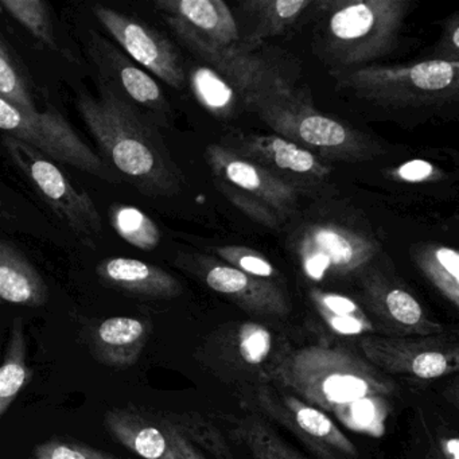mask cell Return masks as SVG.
I'll return each instance as SVG.
<instances>
[{"label": "cell", "mask_w": 459, "mask_h": 459, "mask_svg": "<svg viewBox=\"0 0 459 459\" xmlns=\"http://www.w3.org/2000/svg\"><path fill=\"white\" fill-rule=\"evenodd\" d=\"M273 378L351 431L373 437L385 434L396 384L343 346L322 341L291 351L276 365Z\"/></svg>", "instance_id": "obj_1"}, {"label": "cell", "mask_w": 459, "mask_h": 459, "mask_svg": "<svg viewBox=\"0 0 459 459\" xmlns=\"http://www.w3.org/2000/svg\"><path fill=\"white\" fill-rule=\"evenodd\" d=\"M77 109L107 160L144 195L171 197L184 176L171 158L160 128L99 85V96L80 93Z\"/></svg>", "instance_id": "obj_2"}, {"label": "cell", "mask_w": 459, "mask_h": 459, "mask_svg": "<svg viewBox=\"0 0 459 459\" xmlns=\"http://www.w3.org/2000/svg\"><path fill=\"white\" fill-rule=\"evenodd\" d=\"M408 0H324L314 7V48L330 72L373 65L394 50Z\"/></svg>", "instance_id": "obj_3"}, {"label": "cell", "mask_w": 459, "mask_h": 459, "mask_svg": "<svg viewBox=\"0 0 459 459\" xmlns=\"http://www.w3.org/2000/svg\"><path fill=\"white\" fill-rule=\"evenodd\" d=\"M340 90L386 111L440 108L459 101V63L427 60L330 72Z\"/></svg>", "instance_id": "obj_4"}, {"label": "cell", "mask_w": 459, "mask_h": 459, "mask_svg": "<svg viewBox=\"0 0 459 459\" xmlns=\"http://www.w3.org/2000/svg\"><path fill=\"white\" fill-rule=\"evenodd\" d=\"M254 111L276 135L310 150L327 162H367L383 149L364 133L319 112L299 91H281L256 96L249 101Z\"/></svg>", "instance_id": "obj_5"}, {"label": "cell", "mask_w": 459, "mask_h": 459, "mask_svg": "<svg viewBox=\"0 0 459 459\" xmlns=\"http://www.w3.org/2000/svg\"><path fill=\"white\" fill-rule=\"evenodd\" d=\"M205 158L217 189L257 224L276 230L294 216L300 192L291 185L224 144L208 146Z\"/></svg>", "instance_id": "obj_6"}, {"label": "cell", "mask_w": 459, "mask_h": 459, "mask_svg": "<svg viewBox=\"0 0 459 459\" xmlns=\"http://www.w3.org/2000/svg\"><path fill=\"white\" fill-rule=\"evenodd\" d=\"M303 273L314 281L364 275L381 251L370 230L343 219L306 222L292 238Z\"/></svg>", "instance_id": "obj_7"}, {"label": "cell", "mask_w": 459, "mask_h": 459, "mask_svg": "<svg viewBox=\"0 0 459 459\" xmlns=\"http://www.w3.org/2000/svg\"><path fill=\"white\" fill-rule=\"evenodd\" d=\"M0 128L4 135L33 147L53 162L72 166L104 181H119L111 168L52 107L45 112H23L0 99Z\"/></svg>", "instance_id": "obj_8"}, {"label": "cell", "mask_w": 459, "mask_h": 459, "mask_svg": "<svg viewBox=\"0 0 459 459\" xmlns=\"http://www.w3.org/2000/svg\"><path fill=\"white\" fill-rule=\"evenodd\" d=\"M4 144L15 165L28 177L45 203L66 222L88 246L103 232V221L95 203L85 190L41 152L12 136L4 135Z\"/></svg>", "instance_id": "obj_9"}, {"label": "cell", "mask_w": 459, "mask_h": 459, "mask_svg": "<svg viewBox=\"0 0 459 459\" xmlns=\"http://www.w3.org/2000/svg\"><path fill=\"white\" fill-rule=\"evenodd\" d=\"M88 53L98 69L99 85L157 128L171 127L173 109L157 82L127 56L91 31Z\"/></svg>", "instance_id": "obj_10"}, {"label": "cell", "mask_w": 459, "mask_h": 459, "mask_svg": "<svg viewBox=\"0 0 459 459\" xmlns=\"http://www.w3.org/2000/svg\"><path fill=\"white\" fill-rule=\"evenodd\" d=\"M257 407L289 429L318 459H359L357 446L332 416L286 389L260 385L255 392Z\"/></svg>", "instance_id": "obj_11"}, {"label": "cell", "mask_w": 459, "mask_h": 459, "mask_svg": "<svg viewBox=\"0 0 459 459\" xmlns=\"http://www.w3.org/2000/svg\"><path fill=\"white\" fill-rule=\"evenodd\" d=\"M166 21L171 30L184 42L190 52L205 61L209 68L221 74L240 92L246 100L247 107L256 96L281 92V91L294 88L281 69L271 65L270 63H265L262 58L248 55V52L238 47H217L208 39L198 36L189 26L177 18L166 17Z\"/></svg>", "instance_id": "obj_12"}, {"label": "cell", "mask_w": 459, "mask_h": 459, "mask_svg": "<svg viewBox=\"0 0 459 459\" xmlns=\"http://www.w3.org/2000/svg\"><path fill=\"white\" fill-rule=\"evenodd\" d=\"M359 348L368 361L391 375L434 380L459 372V342L435 337L365 335Z\"/></svg>", "instance_id": "obj_13"}, {"label": "cell", "mask_w": 459, "mask_h": 459, "mask_svg": "<svg viewBox=\"0 0 459 459\" xmlns=\"http://www.w3.org/2000/svg\"><path fill=\"white\" fill-rule=\"evenodd\" d=\"M104 427L117 442L143 459H211L160 411L112 408L104 415Z\"/></svg>", "instance_id": "obj_14"}, {"label": "cell", "mask_w": 459, "mask_h": 459, "mask_svg": "<svg viewBox=\"0 0 459 459\" xmlns=\"http://www.w3.org/2000/svg\"><path fill=\"white\" fill-rule=\"evenodd\" d=\"M224 146L291 185L300 195L327 184L333 174L324 158L276 134L238 135Z\"/></svg>", "instance_id": "obj_15"}, {"label": "cell", "mask_w": 459, "mask_h": 459, "mask_svg": "<svg viewBox=\"0 0 459 459\" xmlns=\"http://www.w3.org/2000/svg\"><path fill=\"white\" fill-rule=\"evenodd\" d=\"M93 15L115 41L136 63L160 77L169 87L181 90L186 82L184 66L173 45L142 21L127 17L111 7L95 4Z\"/></svg>", "instance_id": "obj_16"}, {"label": "cell", "mask_w": 459, "mask_h": 459, "mask_svg": "<svg viewBox=\"0 0 459 459\" xmlns=\"http://www.w3.org/2000/svg\"><path fill=\"white\" fill-rule=\"evenodd\" d=\"M197 273L209 289L224 295L248 313L286 316L291 311L286 292L276 281L255 278L232 265L206 257L201 259Z\"/></svg>", "instance_id": "obj_17"}, {"label": "cell", "mask_w": 459, "mask_h": 459, "mask_svg": "<svg viewBox=\"0 0 459 459\" xmlns=\"http://www.w3.org/2000/svg\"><path fill=\"white\" fill-rule=\"evenodd\" d=\"M361 284L368 307L399 334L437 337L446 332L442 324L427 316L423 306L411 292L380 273L368 270L362 275Z\"/></svg>", "instance_id": "obj_18"}, {"label": "cell", "mask_w": 459, "mask_h": 459, "mask_svg": "<svg viewBox=\"0 0 459 459\" xmlns=\"http://www.w3.org/2000/svg\"><path fill=\"white\" fill-rule=\"evenodd\" d=\"M155 7L166 17L182 21L198 36L217 47L240 45L238 21L222 0H158Z\"/></svg>", "instance_id": "obj_19"}, {"label": "cell", "mask_w": 459, "mask_h": 459, "mask_svg": "<svg viewBox=\"0 0 459 459\" xmlns=\"http://www.w3.org/2000/svg\"><path fill=\"white\" fill-rule=\"evenodd\" d=\"M96 273L107 286L136 297L173 299L184 291L181 283L162 268L131 257L104 260Z\"/></svg>", "instance_id": "obj_20"}, {"label": "cell", "mask_w": 459, "mask_h": 459, "mask_svg": "<svg viewBox=\"0 0 459 459\" xmlns=\"http://www.w3.org/2000/svg\"><path fill=\"white\" fill-rule=\"evenodd\" d=\"M150 333L152 327L144 319L112 316L101 322L93 332V353L108 367H133L141 359Z\"/></svg>", "instance_id": "obj_21"}, {"label": "cell", "mask_w": 459, "mask_h": 459, "mask_svg": "<svg viewBox=\"0 0 459 459\" xmlns=\"http://www.w3.org/2000/svg\"><path fill=\"white\" fill-rule=\"evenodd\" d=\"M0 297L13 305L41 307L49 291L28 257L7 240L0 243Z\"/></svg>", "instance_id": "obj_22"}, {"label": "cell", "mask_w": 459, "mask_h": 459, "mask_svg": "<svg viewBox=\"0 0 459 459\" xmlns=\"http://www.w3.org/2000/svg\"><path fill=\"white\" fill-rule=\"evenodd\" d=\"M313 0H254L244 4L246 14L252 22L249 36L244 39L246 48H255L264 39L286 33L291 26L316 6Z\"/></svg>", "instance_id": "obj_23"}, {"label": "cell", "mask_w": 459, "mask_h": 459, "mask_svg": "<svg viewBox=\"0 0 459 459\" xmlns=\"http://www.w3.org/2000/svg\"><path fill=\"white\" fill-rule=\"evenodd\" d=\"M413 262L424 278L459 310V251L437 243L418 246Z\"/></svg>", "instance_id": "obj_24"}, {"label": "cell", "mask_w": 459, "mask_h": 459, "mask_svg": "<svg viewBox=\"0 0 459 459\" xmlns=\"http://www.w3.org/2000/svg\"><path fill=\"white\" fill-rule=\"evenodd\" d=\"M308 297L316 313L332 332L365 337L375 330V325L364 308L351 298L319 289H311Z\"/></svg>", "instance_id": "obj_25"}, {"label": "cell", "mask_w": 459, "mask_h": 459, "mask_svg": "<svg viewBox=\"0 0 459 459\" xmlns=\"http://www.w3.org/2000/svg\"><path fill=\"white\" fill-rule=\"evenodd\" d=\"M31 373L28 365V343L21 319H15L7 341L4 365L0 369V416H6L18 394L30 383Z\"/></svg>", "instance_id": "obj_26"}, {"label": "cell", "mask_w": 459, "mask_h": 459, "mask_svg": "<svg viewBox=\"0 0 459 459\" xmlns=\"http://www.w3.org/2000/svg\"><path fill=\"white\" fill-rule=\"evenodd\" d=\"M190 88L198 103L217 119L228 120L238 114L246 100L221 74L209 66H198L190 72Z\"/></svg>", "instance_id": "obj_27"}, {"label": "cell", "mask_w": 459, "mask_h": 459, "mask_svg": "<svg viewBox=\"0 0 459 459\" xmlns=\"http://www.w3.org/2000/svg\"><path fill=\"white\" fill-rule=\"evenodd\" d=\"M236 434L248 448L252 459H310L286 442L259 413H248L241 419Z\"/></svg>", "instance_id": "obj_28"}, {"label": "cell", "mask_w": 459, "mask_h": 459, "mask_svg": "<svg viewBox=\"0 0 459 459\" xmlns=\"http://www.w3.org/2000/svg\"><path fill=\"white\" fill-rule=\"evenodd\" d=\"M162 418L173 424L187 439L192 440L203 453L213 459H236L220 429L205 416L195 412L160 411Z\"/></svg>", "instance_id": "obj_29"}, {"label": "cell", "mask_w": 459, "mask_h": 459, "mask_svg": "<svg viewBox=\"0 0 459 459\" xmlns=\"http://www.w3.org/2000/svg\"><path fill=\"white\" fill-rule=\"evenodd\" d=\"M111 221L117 235L131 246L152 251L160 243V230L152 217L138 208L115 205L111 209Z\"/></svg>", "instance_id": "obj_30"}, {"label": "cell", "mask_w": 459, "mask_h": 459, "mask_svg": "<svg viewBox=\"0 0 459 459\" xmlns=\"http://www.w3.org/2000/svg\"><path fill=\"white\" fill-rule=\"evenodd\" d=\"M4 9L50 49H57L47 4L41 0H2Z\"/></svg>", "instance_id": "obj_31"}, {"label": "cell", "mask_w": 459, "mask_h": 459, "mask_svg": "<svg viewBox=\"0 0 459 459\" xmlns=\"http://www.w3.org/2000/svg\"><path fill=\"white\" fill-rule=\"evenodd\" d=\"M0 99L23 112L37 111L25 80L4 42L0 44Z\"/></svg>", "instance_id": "obj_32"}, {"label": "cell", "mask_w": 459, "mask_h": 459, "mask_svg": "<svg viewBox=\"0 0 459 459\" xmlns=\"http://www.w3.org/2000/svg\"><path fill=\"white\" fill-rule=\"evenodd\" d=\"M213 252L225 264L232 265L255 278L275 281L279 276L278 271L267 257L248 247H216Z\"/></svg>", "instance_id": "obj_33"}, {"label": "cell", "mask_w": 459, "mask_h": 459, "mask_svg": "<svg viewBox=\"0 0 459 459\" xmlns=\"http://www.w3.org/2000/svg\"><path fill=\"white\" fill-rule=\"evenodd\" d=\"M273 351V334L256 322H246L238 327V351L244 362L259 367Z\"/></svg>", "instance_id": "obj_34"}, {"label": "cell", "mask_w": 459, "mask_h": 459, "mask_svg": "<svg viewBox=\"0 0 459 459\" xmlns=\"http://www.w3.org/2000/svg\"><path fill=\"white\" fill-rule=\"evenodd\" d=\"M34 459H119L114 454L99 450L77 440L52 437L34 448Z\"/></svg>", "instance_id": "obj_35"}, {"label": "cell", "mask_w": 459, "mask_h": 459, "mask_svg": "<svg viewBox=\"0 0 459 459\" xmlns=\"http://www.w3.org/2000/svg\"><path fill=\"white\" fill-rule=\"evenodd\" d=\"M391 177L394 181L405 184H427L442 177V170L429 160H413L392 169Z\"/></svg>", "instance_id": "obj_36"}, {"label": "cell", "mask_w": 459, "mask_h": 459, "mask_svg": "<svg viewBox=\"0 0 459 459\" xmlns=\"http://www.w3.org/2000/svg\"><path fill=\"white\" fill-rule=\"evenodd\" d=\"M435 60L459 63V15L448 18L443 25L442 36L435 47Z\"/></svg>", "instance_id": "obj_37"}, {"label": "cell", "mask_w": 459, "mask_h": 459, "mask_svg": "<svg viewBox=\"0 0 459 459\" xmlns=\"http://www.w3.org/2000/svg\"><path fill=\"white\" fill-rule=\"evenodd\" d=\"M426 459H446L445 456L442 455V454L440 453H435V454H432L431 456H429V458H426Z\"/></svg>", "instance_id": "obj_38"}]
</instances>
